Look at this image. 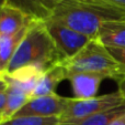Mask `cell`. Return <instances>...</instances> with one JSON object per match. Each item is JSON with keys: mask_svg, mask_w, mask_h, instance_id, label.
Listing matches in <instances>:
<instances>
[{"mask_svg": "<svg viewBox=\"0 0 125 125\" xmlns=\"http://www.w3.org/2000/svg\"><path fill=\"white\" fill-rule=\"evenodd\" d=\"M50 19L95 39L102 23L125 20V11L108 0H62Z\"/></svg>", "mask_w": 125, "mask_h": 125, "instance_id": "6da1fadb", "label": "cell"}, {"mask_svg": "<svg viewBox=\"0 0 125 125\" xmlns=\"http://www.w3.org/2000/svg\"><path fill=\"white\" fill-rule=\"evenodd\" d=\"M62 60L64 57L55 46L44 22L32 20L7 72L28 65L39 66L46 71Z\"/></svg>", "mask_w": 125, "mask_h": 125, "instance_id": "7a4b0ae2", "label": "cell"}, {"mask_svg": "<svg viewBox=\"0 0 125 125\" xmlns=\"http://www.w3.org/2000/svg\"><path fill=\"white\" fill-rule=\"evenodd\" d=\"M69 72H91L120 82L125 79V66L120 64L97 39H92L75 57L62 60Z\"/></svg>", "mask_w": 125, "mask_h": 125, "instance_id": "3957f363", "label": "cell"}, {"mask_svg": "<svg viewBox=\"0 0 125 125\" xmlns=\"http://www.w3.org/2000/svg\"><path fill=\"white\" fill-rule=\"evenodd\" d=\"M125 104V97L119 90L109 94L79 100L69 97L64 113L59 116V125H76L84 119L100 112Z\"/></svg>", "mask_w": 125, "mask_h": 125, "instance_id": "277c9868", "label": "cell"}, {"mask_svg": "<svg viewBox=\"0 0 125 125\" xmlns=\"http://www.w3.org/2000/svg\"><path fill=\"white\" fill-rule=\"evenodd\" d=\"M44 24L64 59L75 57L92 40L91 38L54 20L48 19L44 21Z\"/></svg>", "mask_w": 125, "mask_h": 125, "instance_id": "5b68a950", "label": "cell"}, {"mask_svg": "<svg viewBox=\"0 0 125 125\" xmlns=\"http://www.w3.org/2000/svg\"><path fill=\"white\" fill-rule=\"evenodd\" d=\"M69 97L61 96L56 94L43 95L39 97H32L30 101L17 113L15 116H36V117H52L61 116L64 113Z\"/></svg>", "mask_w": 125, "mask_h": 125, "instance_id": "8992f818", "label": "cell"}, {"mask_svg": "<svg viewBox=\"0 0 125 125\" xmlns=\"http://www.w3.org/2000/svg\"><path fill=\"white\" fill-rule=\"evenodd\" d=\"M44 72L45 71L39 66L28 65L11 72H6L1 78L7 83V86L18 89L32 99L33 92Z\"/></svg>", "mask_w": 125, "mask_h": 125, "instance_id": "52a82bcc", "label": "cell"}, {"mask_svg": "<svg viewBox=\"0 0 125 125\" xmlns=\"http://www.w3.org/2000/svg\"><path fill=\"white\" fill-rule=\"evenodd\" d=\"M105 77L91 72H69L67 80L70 82L76 99L86 100L97 96L100 84Z\"/></svg>", "mask_w": 125, "mask_h": 125, "instance_id": "ba28073f", "label": "cell"}, {"mask_svg": "<svg viewBox=\"0 0 125 125\" xmlns=\"http://www.w3.org/2000/svg\"><path fill=\"white\" fill-rule=\"evenodd\" d=\"M62 0H7L6 3L21 10L33 21L44 22L52 17Z\"/></svg>", "mask_w": 125, "mask_h": 125, "instance_id": "9c48e42d", "label": "cell"}, {"mask_svg": "<svg viewBox=\"0 0 125 125\" xmlns=\"http://www.w3.org/2000/svg\"><path fill=\"white\" fill-rule=\"evenodd\" d=\"M30 21L31 19L21 10L6 3L0 10V38L15 34Z\"/></svg>", "mask_w": 125, "mask_h": 125, "instance_id": "30bf717a", "label": "cell"}, {"mask_svg": "<svg viewBox=\"0 0 125 125\" xmlns=\"http://www.w3.org/2000/svg\"><path fill=\"white\" fill-rule=\"evenodd\" d=\"M64 80H67V69L64 63H59L53 65L48 70H46L41 77L32 97H39L43 95H50L56 93V88Z\"/></svg>", "mask_w": 125, "mask_h": 125, "instance_id": "8fae6325", "label": "cell"}, {"mask_svg": "<svg viewBox=\"0 0 125 125\" xmlns=\"http://www.w3.org/2000/svg\"><path fill=\"white\" fill-rule=\"evenodd\" d=\"M95 39L106 48L125 47V20H112L102 23Z\"/></svg>", "mask_w": 125, "mask_h": 125, "instance_id": "7c38bea8", "label": "cell"}, {"mask_svg": "<svg viewBox=\"0 0 125 125\" xmlns=\"http://www.w3.org/2000/svg\"><path fill=\"white\" fill-rule=\"evenodd\" d=\"M31 21L15 34L11 35V37L0 38V77L8 71L9 64H10L13 55L17 52L21 41L23 40Z\"/></svg>", "mask_w": 125, "mask_h": 125, "instance_id": "4fadbf2b", "label": "cell"}, {"mask_svg": "<svg viewBox=\"0 0 125 125\" xmlns=\"http://www.w3.org/2000/svg\"><path fill=\"white\" fill-rule=\"evenodd\" d=\"M7 93H8V99H7L6 108L2 112V122L12 119L31 99L22 91L11 86H7Z\"/></svg>", "mask_w": 125, "mask_h": 125, "instance_id": "5bb4252c", "label": "cell"}, {"mask_svg": "<svg viewBox=\"0 0 125 125\" xmlns=\"http://www.w3.org/2000/svg\"><path fill=\"white\" fill-rule=\"evenodd\" d=\"M124 113L125 104L116 106L114 109H111V110L104 111V112L93 114L76 125H110L113 120H115L116 117H119L120 115L124 114Z\"/></svg>", "mask_w": 125, "mask_h": 125, "instance_id": "9a60e30c", "label": "cell"}, {"mask_svg": "<svg viewBox=\"0 0 125 125\" xmlns=\"http://www.w3.org/2000/svg\"><path fill=\"white\" fill-rule=\"evenodd\" d=\"M0 125H59V117H36V116H15L4 121Z\"/></svg>", "mask_w": 125, "mask_h": 125, "instance_id": "2e32d148", "label": "cell"}, {"mask_svg": "<svg viewBox=\"0 0 125 125\" xmlns=\"http://www.w3.org/2000/svg\"><path fill=\"white\" fill-rule=\"evenodd\" d=\"M106 49L110 52V54L120 64L125 66V47H122V48H106Z\"/></svg>", "mask_w": 125, "mask_h": 125, "instance_id": "e0dca14e", "label": "cell"}, {"mask_svg": "<svg viewBox=\"0 0 125 125\" xmlns=\"http://www.w3.org/2000/svg\"><path fill=\"white\" fill-rule=\"evenodd\" d=\"M7 99H8V93L7 90L1 91L0 92V113L2 114L4 108H6V103H7Z\"/></svg>", "mask_w": 125, "mask_h": 125, "instance_id": "ac0fdd59", "label": "cell"}, {"mask_svg": "<svg viewBox=\"0 0 125 125\" xmlns=\"http://www.w3.org/2000/svg\"><path fill=\"white\" fill-rule=\"evenodd\" d=\"M110 125H125V113L120 115V116L116 117L115 120H113Z\"/></svg>", "mask_w": 125, "mask_h": 125, "instance_id": "d6986e66", "label": "cell"}, {"mask_svg": "<svg viewBox=\"0 0 125 125\" xmlns=\"http://www.w3.org/2000/svg\"><path fill=\"white\" fill-rule=\"evenodd\" d=\"M108 1H110L111 3L116 6L117 8H120L123 11H125V0H108Z\"/></svg>", "mask_w": 125, "mask_h": 125, "instance_id": "ffe728a7", "label": "cell"}, {"mask_svg": "<svg viewBox=\"0 0 125 125\" xmlns=\"http://www.w3.org/2000/svg\"><path fill=\"white\" fill-rule=\"evenodd\" d=\"M119 83V91L122 93V95L125 97V79L121 80L120 82H117Z\"/></svg>", "mask_w": 125, "mask_h": 125, "instance_id": "44dd1931", "label": "cell"}, {"mask_svg": "<svg viewBox=\"0 0 125 125\" xmlns=\"http://www.w3.org/2000/svg\"><path fill=\"white\" fill-rule=\"evenodd\" d=\"M4 90H7V83L4 82V80L0 77V92L4 91Z\"/></svg>", "mask_w": 125, "mask_h": 125, "instance_id": "7402d4cb", "label": "cell"}, {"mask_svg": "<svg viewBox=\"0 0 125 125\" xmlns=\"http://www.w3.org/2000/svg\"><path fill=\"white\" fill-rule=\"evenodd\" d=\"M6 1L7 0H0V10H1V8L6 4Z\"/></svg>", "mask_w": 125, "mask_h": 125, "instance_id": "603a6c76", "label": "cell"}, {"mask_svg": "<svg viewBox=\"0 0 125 125\" xmlns=\"http://www.w3.org/2000/svg\"><path fill=\"white\" fill-rule=\"evenodd\" d=\"M0 123H2V114L0 113Z\"/></svg>", "mask_w": 125, "mask_h": 125, "instance_id": "cb8c5ba5", "label": "cell"}]
</instances>
